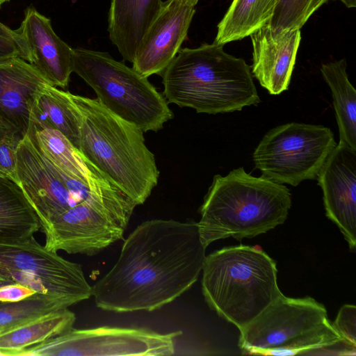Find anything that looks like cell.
Segmentation results:
<instances>
[{
    "label": "cell",
    "mask_w": 356,
    "mask_h": 356,
    "mask_svg": "<svg viewBox=\"0 0 356 356\" xmlns=\"http://www.w3.org/2000/svg\"><path fill=\"white\" fill-rule=\"evenodd\" d=\"M206 248L197 222H143L124 241L113 268L92 286L96 305L120 313L162 307L197 281Z\"/></svg>",
    "instance_id": "cell-1"
},
{
    "label": "cell",
    "mask_w": 356,
    "mask_h": 356,
    "mask_svg": "<svg viewBox=\"0 0 356 356\" xmlns=\"http://www.w3.org/2000/svg\"><path fill=\"white\" fill-rule=\"evenodd\" d=\"M161 76L168 103L198 113H232L261 102L251 67L214 42L180 49Z\"/></svg>",
    "instance_id": "cell-2"
},
{
    "label": "cell",
    "mask_w": 356,
    "mask_h": 356,
    "mask_svg": "<svg viewBox=\"0 0 356 356\" xmlns=\"http://www.w3.org/2000/svg\"><path fill=\"white\" fill-rule=\"evenodd\" d=\"M80 115L81 155L137 206L156 186L159 171L143 132L112 113L97 99L71 93Z\"/></svg>",
    "instance_id": "cell-3"
},
{
    "label": "cell",
    "mask_w": 356,
    "mask_h": 356,
    "mask_svg": "<svg viewBox=\"0 0 356 356\" xmlns=\"http://www.w3.org/2000/svg\"><path fill=\"white\" fill-rule=\"evenodd\" d=\"M291 206L286 186L252 176L243 167L216 175L200 209L201 240L207 248L220 239L264 234L285 222Z\"/></svg>",
    "instance_id": "cell-4"
},
{
    "label": "cell",
    "mask_w": 356,
    "mask_h": 356,
    "mask_svg": "<svg viewBox=\"0 0 356 356\" xmlns=\"http://www.w3.org/2000/svg\"><path fill=\"white\" fill-rule=\"evenodd\" d=\"M202 291L209 307L243 329L282 293L275 261L257 246L224 248L206 256Z\"/></svg>",
    "instance_id": "cell-5"
},
{
    "label": "cell",
    "mask_w": 356,
    "mask_h": 356,
    "mask_svg": "<svg viewBox=\"0 0 356 356\" xmlns=\"http://www.w3.org/2000/svg\"><path fill=\"white\" fill-rule=\"evenodd\" d=\"M238 346L244 353L277 356L322 350L355 355L356 350L343 341L323 305L283 294L240 330Z\"/></svg>",
    "instance_id": "cell-6"
},
{
    "label": "cell",
    "mask_w": 356,
    "mask_h": 356,
    "mask_svg": "<svg viewBox=\"0 0 356 356\" xmlns=\"http://www.w3.org/2000/svg\"><path fill=\"white\" fill-rule=\"evenodd\" d=\"M72 60V72L94 90L99 102L143 133L157 131L172 118L163 94L108 52L75 48Z\"/></svg>",
    "instance_id": "cell-7"
},
{
    "label": "cell",
    "mask_w": 356,
    "mask_h": 356,
    "mask_svg": "<svg viewBox=\"0 0 356 356\" xmlns=\"http://www.w3.org/2000/svg\"><path fill=\"white\" fill-rule=\"evenodd\" d=\"M17 181L44 232L57 216L78 204H129L131 200L109 179L86 184L56 168L26 135L17 151Z\"/></svg>",
    "instance_id": "cell-8"
},
{
    "label": "cell",
    "mask_w": 356,
    "mask_h": 356,
    "mask_svg": "<svg viewBox=\"0 0 356 356\" xmlns=\"http://www.w3.org/2000/svg\"><path fill=\"white\" fill-rule=\"evenodd\" d=\"M336 145L330 128L290 122L269 130L255 148L252 159L261 176L297 186L316 179Z\"/></svg>",
    "instance_id": "cell-9"
},
{
    "label": "cell",
    "mask_w": 356,
    "mask_h": 356,
    "mask_svg": "<svg viewBox=\"0 0 356 356\" xmlns=\"http://www.w3.org/2000/svg\"><path fill=\"white\" fill-rule=\"evenodd\" d=\"M0 277L56 299L67 307L92 296L81 266L48 250L33 236L0 243Z\"/></svg>",
    "instance_id": "cell-10"
},
{
    "label": "cell",
    "mask_w": 356,
    "mask_h": 356,
    "mask_svg": "<svg viewBox=\"0 0 356 356\" xmlns=\"http://www.w3.org/2000/svg\"><path fill=\"white\" fill-rule=\"evenodd\" d=\"M181 334V331L161 334L143 328L73 327L26 349L22 356L172 355L175 339Z\"/></svg>",
    "instance_id": "cell-11"
},
{
    "label": "cell",
    "mask_w": 356,
    "mask_h": 356,
    "mask_svg": "<svg viewBox=\"0 0 356 356\" xmlns=\"http://www.w3.org/2000/svg\"><path fill=\"white\" fill-rule=\"evenodd\" d=\"M327 217L335 223L351 250L356 246V150L337 144L316 179Z\"/></svg>",
    "instance_id": "cell-12"
},
{
    "label": "cell",
    "mask_w": 356,
    "mask_h": 356,
    "mask_svg": "<svg viewBox=\"0 0 356 356\" xmlns=\"http://www.w3.org/2000/svg\"><path fill=\"white\" fill-rule=\"evenodd\" d=\"M195 13V6L182 0L164 1L136 51L132 68L146 78L161 76L186 40Z\"/></svg>",
    "instance_id": "cell-13"
},
{
    "label": "cell",
    "mask_w": 356,
    "mask_h": 356,
    "mask_svg": "<svg viewBox=\"0 0 356 356\" xmlns=\"http://www.w3.org/2000/svg\"><path fill=\"white\" fill-rule=\"evenodd\" d=\"M251 72L269 94L288 90L301 40L300 29H280L268 24L250 35Z\"/></svg>",
    "instance_id": "cell-14"
},
{
    "label": "cell",
    "mask_w": 356,
    "mask_h": 356,
    "mask_svg": "<svg viewBox=\"0 0 356 356\" xmlns=\"http://www.w3.org/2000/svg\"><path fill=\"white\" fill-rule=\"evenodd\" d=\"M47 84L50 83L21 58L0 63V121L20 140L28 134L35 100Z\"/></svg>",
    "instance_id": "cell-15"
},
{
    "label": "cell",
    "mask_w": 356,
    "mask_h": 356,
    "mask_svg": "<svg viewBox=\"0 0 356 356\" xmlns=\"http://www.w3.org/2000/svg\"><path fill=\"white\" fill-rule=\"evenodd\" d=\"M15 31L26 44L28 63L51 85L66 88L72 72L73 49L54 32L51 20L30 6Z\"/></svg>",
    "instance_id": "cell-16"
},
{
    "label": "cell",
    "mask_w": 356,
    "mask_h": 356,
    "mask_svg": "<svg viewBox=\"0 0 356 356\" xmlns=\"http://www.w3.org/2000/svg\"><path fill=\"white\" fill-rule=\"evenodd\" d=\"M163 3L162 0H111L108 15L109 38L124 60L133 63Z\"/></svg>",
    "instance_id": "cell-17"
},
{
    "label": "cell",
    "mask_w": 356,
    "mask_h": 356,
    "mask_svg": "<svg viewBox=\"0 0 356 356\" xmlns=\"http://www.w3.org/2000/svg\"><path fill=\"white\" fill-rule=\"evenodd\" d=\"M27 136L36 149L65 174L89 184L108 179L58 130L31 121Z\"/></svg>",
    "instance_id": "cell-18"
},
{
    "label": "cell",
    "mask_w": 356,
    "mask_h": 356,
    "mask_svg": "<svg viewBox=\"0 0 356 356\" xmlns=\"http://www.w3.org/2000/svg\"><path fill=\"white\" fill-rule=\"evenodd\" d=\"M75 321L74 313L65 308L0 332V355L22 356L26 349L69 331Z\"/></svg>",
    "instance_id": "cell-19"
},
{
    "label": "cell",
    "mask_w": 356,
    "mask_h": 356,
    "mask_svg": "<svg viewBox=\"0 0 356 356\" xmlns=\"http://www.w3.org/2000/svg\"><path fill=\"white\" fill-rule=\"evenodd\" d=\"M40 229L37 215L19 184L0 176V243L26 241Z\"/></svg>",
    "instance_id": "cell-20"
},
{
    "label": "cell",
    "mask_w": 356,
    "mask_h": 356,
    "mask_svg": "<svg viewBox=\"0 0 356 356\" xmlns=\"http://www.w3.org/2000/svg\"><path fill=\"white\" fill-rule=\"evenodd\" d=\"M31 121L58 130L79 150L80 115L70 92L47 84L35 100Z\"/></svg>",
    "instance_id": "cell-21"
},
{
    "label": "cell",
    "mask_w": 356,
    "mask_h": 356,
    "mask_svg": "<svg viewBox=\"0 0 356 356\" xmlns=\"http://www.w3.org/2000/svg\"><path fill=\"white\" fill-rule=\"evenodd\" d=\"M345 58L322 64L321 72L331 90L339 141L356 150V90L346 72Z\"/></svg>",
    "instance_id": "cell-22"
},
{
    "label": "cell",
    "mask_w": 356,
    "mask_h": 356,
    "mask_svg": "<svg viewBox=\"0 0 356 356\" xmlns=\"http://www.w3.org/2000/svg\"><path fill=\"white\" fill-rule=\"evenodd\" d=\"M277 0H233L217 26L213 42L223 45L250 36L270 20Z\"/></svg>",
    "instance_id": "cell-23"
},
{
    "label": "cell",
    "mask_w": 356,
    "mask_h": 356,
    "mask_svg": "<svg viewBox=\"0 0 356 356\" xmlns=\"http://www.w3.org/2000/svg\"><path fill=\"white\" fill-rule=\"evenodd\" d=\"M65 308L61 302L38 293L19 301L1 302L0 332Z\"/></svg>",
    "instance_id": "cell-24"
},
{
    "label": "cell",
    "mask_w": 356,
    "mask_h": 356,
    "mask_svg": "<svg viewBox=\"0 0 356 356\" xmlns=\"http://www.w3.org/2000/svg\"><path fill=\"white\" fill-rule=\"evenodd\" d=\"M330 0H277L268 23L280 29H300L321 6Z\"/></svg>",
    "instance_id": "cell-25"
},
{
    "label": "cell",
    "mask_w": 356,
    "mask_h": 356,
    "mask_svg": "<svg viewBox=\"0 0 356 356\" xmlns=\"http://www.w3.org/2000/svg\"><path fill=\"white\" fill-rule=\"evenodd\" d=\"M13 58H21L29 62L26 44L15 30L0 22V63Z\"/></svg>",
    "instance_id": "cell-26"
},
{
    "label": "cell",
    "mask_w": 356,
    "mask_h": 356,
    "mask_svg": "<svg viewBox=\"0 0 356 356\" xmlns=\"http://www.w3.org/2000/svg\"><path fill=\"white\" fill-rule=\"evenodd\" d=\"M332 325L343 341L350 347L356 349V307L345 305L339 309Z\"/></svg>",
    "instance_id": "cell-27"
},
{
    "label": "cell",
    "mask_w": 356,
    "mask_h": 356,
    "mask_svg": "<svg viewBox=\"0 0 356 356\" xmlns=\"http://www.w3.org/2000/svg\"><path fill=\"white\" fill-rule=\"evenodd\" d=\"M21 140L13 136L0 143V176L12 179L15 181H17V151Z\"/></svg>",
    "instance_id": "cell-28"
},
{
    "label": "cell",
    "mask_w": 356,
    "mask_h": 356,
    "mask_svg": "<svg viewBox=\"0 0 356 356\" xmlns=\"http://www.w3.org/2000/svg\"><path fill=\"white\" fill-rule=\"evenodd\" d=\"M36 293L35 291L19 284L9 283L0 287V302H16Z\"/></svg>",
    "instance_id": "cell-29"
},
{
    "label": "cell",
    "mask_w": 356,
    "mask_h": 356,
    "mask_svg": "<svg viewBox=\"0 0 356 356\" xmlns=\"http://www.w3.org/2000/svg\"><path fill=\"white\" fill-rule=\"evenodd\" d=\"M13 136L15 135L0 121V143Z\"/></svg>",
    "instance_id": "cell-30"
},
{
    "label": "cell",
    "mask_w": 356,
    "mask_h": 356,
    "mask_svg": "<svg viewBox=\"0 0 356 356\" xmlns=\"http://www.w3.org/2000/svg\"><path fill=\"white\" fill-rule=\"evenodd\" d=\"M333 1H339L343 3L347 8H355L356 7V0H333Z\"/></svg>",
    "instance_id": "cell-31"
},
{
    "label": "cell",
    "mask_w": 356,
    "mask_h": 356,
    "mask_svg": "<svg viewBox=\"0 0 356 356\" xmlns=\"http://www.w3.org/2000/svg\"><path fill=\"white\" fill-rule=\"evenodd\" d=\"M193 6H195L199 0H182Z\"/></svg>",
    "instance_id": "cell-32"
},
{
    "label": "cell",
    "mask_w": 356,
    "mask_h": 356,
    "mask_svg": "<svg viewBox=\"0 0 356 356\" xmlns=\"http://www.w3.org/2000/svg\"><path fill=\"white\" fill-rule=\"evenodd\" d=\"M10 1V0H0V7H1V6L3 3H5V2H6V1Z\"/></svg>",
    "instance_id": "cell-33"
},
{
    "label": "cell",
    "mask_w": 356,
    "mask_h": 356,
    "mask_svg": "<svg viewBox=\"0 0 356 356\" xmlns=\"http://www.w3.org/2000/svg\"><path fill=\"white\" fill-rule=\"evenodd\" d=\"M0 303H1V302H0Z\"/></svg>",
    "instance_id": "cell-34"
}]
</instances>
